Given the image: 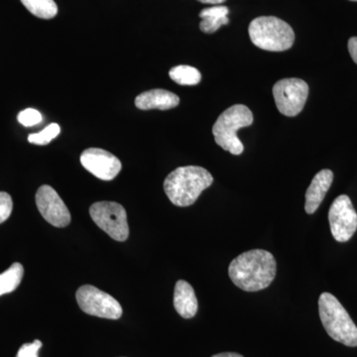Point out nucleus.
<instances>
[{
    "label": "nucleus",
    "mask_w": 357,
    "mask_h": 357,
    "mask_svg": "<svg viewBox=\"0 0 357 357\" xmlns=\"http://www.w3.org/2000/svg\"><path fill=\"white\" fill-rule=\"evenodd\" d=\"M277 263L272 253L253 249L230 262L229 275L234 285L246 292H258L273 282Z\"/></svg>",
    "instance_id": "obj_1"
},
{
    "label": "nucleus",
    "mask_w": 357,
    "mask_h": 357,
    "mask_svg": "<svg viewBox=\"0 0 357 357\" xmlns=\"http://www.w3.org/2000/svg\"><path fill=\"white\" fill-rule=\"evenodd\" d=\"M213 183V176L203 167H178L167 176L164 191L175 206H189L195 204L202 192Z\"/></svg>",
    "instance_id": "obj_2"
},
{
    "label": "nucleus",
    "mask_w": 357,
    "mask_h": 357,
    "mask_svg": "<svg viewBox=\"0 0 357 357\" xmlns=\"http://www.w3.org/2000/svg\"><path fill=\"white\" fill-rule=\"evenodd\" d=\"M319 312L326 332L335 342L357 347V326L340 301L331 293L319 296Z\"/></svg>",
    "instance_id": "obj_3"
},
{
    "label": "nucleus",
    "mask_w": 357,
    "mask_h": 357,
    "mask_svg": "<svg viewBox=\"0 0 357 357\" xmlns=\"http://www.w3.org/2000/svg\"><path fill=\"white\" fill-rule=\"evenodd\" d=\"M251 42L270 52L289 50L295 42V33L285 21L274 16H261L251 21L248 28Z\"/></svg>",
    "instance_id": "obj_4"
},
{
    "label": "nucleus",
    "mask_w": 357,
    "mask_h": 357,
    "mask_svg": "<svg viewBox=\"0 0 357 357\" xmlns=\"http://www.w3.org/2000/svg\"><path fill=\"white\" fill-rule=\"evenodd\" d=\"M253 122L251 110L244 105H234L218 116L213 126V134L218 146L232 155L243 153L244 146L237 131L250 126Z\"/></svg>",
    "instance_id": "obj_5"
},
{
    "label": "nucleus",
    "mask_w": 357,
    "mask_h": 357,
    "mask_svg": "<svg viewBox=\"0 0 357 357\" xmlns=\"http://www.w3.org/2000/svg\"><path fill=\"white\" fill-rule=\"evenodd\" d=\"M89 215L96 225L117 241L129 236L128 215L121 204L114 202H98L89 208Z\"/></svg>",
    "instance_id": "obj_6"
},
{
    "label": "nucleus",
    "mask_w": 357,
    "mask_h": 357,
    "mask_svg": "<svg viewBox=\"0 0 357 357\" xmlns=\"http://www.w3.org/2000/svg\"><path fill=\"white\" fill-rule=\"evenodd\" d=\"M273 96L277 109L282 114L294 117L304 109L309 96V86L297 77L283 79L273 86Z\"/></svg>",
    "instance_id": "obj_7"
},
{
    "label": "nucleus",
    "mask_w": 357,
    "mask_h": 357,
    "mask_svg": "<svg viewBox=\"0 0 357 357\" xmlns=\"http://www.w3.org/2000/svg\"><path fill=\"white\" fill-rule=\"evenodd\" d=\"M76 298L82 311L91 316L109 319H119L122 316L119 301L95 286H82L77 291Z\"/></svg>",
    "instance_id": "obj_8"
},
{
    "label": "nucleus",
    "mask_w": 357,
    "mask_h": 357,
    "mask_svg": "<svg viewBox=\"0 0 357 357\" xmlns=\"http://www.w3.org/2000/svg\"><path fill=\"white\" fill-rule=\"evenodd\" d=\"M328 222L333 238L338 243H347L357 229V213L351 199L342 195L333 201L328 211Z\"/></svg>",
    "instance_id": "obj_9"
},
{
    "label": "nucleus",
    "mask_w": 357,
    "mask_h": 357,
    "mask_svg": "<svg viewBox=\"0 0 357 357\" xmlns=\"http://www.w3.org/2000/svg\"><path fill=\"white\" fill-rule=\"evenodd\" d=\"M36 204L47 222L56 227H65L70 225V211L51 185H44L39 188L36 194Z\"/></svg>",
    "instance_id": "obj_10"
},
{
    "label": "nucleus",
    "mask_w": 357,
    "mask_h": 357,
    "mask_svg": "<svg viewBox=\"0 0 357 357\" xmlns=\"http://www.w3.org/2000/svg\"><path fill=\"white\" fill-rule=\"evenodd\" d=\"M81 163L89 173L103 181L114 180L122 167L117 157L100 148L84 150L81 155Z\"/></svg>",
    "instance_id": "obj_11"
},
{
    "label": "nucleus",
    "mask_w": 357,
    "mask_h": 357,
    "mask_svg": "<svg viewBox=\"0 0 357 357\" xmlns=\"http://www.w3.org/2000/svg\"><path fill=\"white\" fill-rule=\"evenodd\" d=\"M333 181V173L328 169H324L314 176L306 192L305 210L307 213L312 215L318 210L321 202L325 199L326 192L330 190Z\"/></svg>",
    "instance_id": "obj_12"
},
{
    "label": "nucleus",
    "mask_w": 357,
    "mask_h": 357,
    "mask_svg": "<svg viewBox=\"0 0 357 357\" xmlns=\"http://www.w3.org/2000/svg\"><path fill=\"white\" fill-rule=\"evenodd\" d=\"M178 103L180 98L177 95L161 89L144 91L135 98L136 107L142 110L171 109L178 107Z\"/></svg>",
    "instance_id": "obj_13"
},
{
    "label": "nucleus",
    "mask_w": 357,
    "mask_h": 357,
    "mask_svg": "<svg viewBox=\"0 0 357 357\" xmlns=\"http://www.w3.org/2000/svg\"><path fill=\"white\" fill-rule=\"evenodd\" d=\"M174 307L182 318L192 319L198 312V299L194 288L185 280H178L174 291Z\"/></svg>",
    "instance_id": "obj_14"
},
{
    "label": "nucleus",
    "mask_w": 357,
    "mask_h": 357,
    "mask_svg": "<svg viewBox=\"0 0 357 357\" xmlns=\"http://www.w3.org/2000/svg\"><path fill=\"white\" fill-rule=\"evenodd\" d=\"M229 9L227 6H215L210 8L204 9L199 13V17L202 18L199 23V29L206 34L217 32L222 25L229 23Z\"/></svg>",
    "instance_id": "obj_15"
},
{
    "label": "nucleus",
    "mask_w": 357,
    "mask_h": 357,
    "mask_svg": "<svg viewBox=\"0 0 357 357\" xmlns=\"http://www.w3.org/2000/svg\"><path fill=\"white\" fill-rule=\"evenodd\" d=\"M24 275V268L20 263H13L3 273L0 274V296L13 292L20 285Z\"/></svg>",
    "instance_id": "obj_16"
},
{
    "label": "nucleus",
    "mask_w": 357,
    "mask_h": 357,
    "mask_svg": "<svg viewBox=\"0 0 357 357\" xmlns=\"http://www.w3.org/2000/svg\"><path fill=\"white\" fill-rule=\"evenodd\" d=\"M169 76L181 86H196L202 79V75L198 69L185 65L172 68L169 72Z\"/></svg>",
    "instance_id": "obj_17"
},
{
    "label": "nucleus",
    "mask_w": 357,
    "mask_h": 357,
    "mask_svg": "<svg viewBox=\"0 0 357 357\" xmlns=\"http://www.w3.org/2000/svg\"><path fill=\"white\" fill-rule=\"evenodd\" d=\"M23 6L36 17L52 20L58 13V6L54 0H21Z\"/></svg>",
    "instance_id": "obj_18"
},
{
    "label": "nucleus",
    "mask_w": 357,
    "mask_h": 357,
    "mask_svg": "<svg viewBox=\"0 0 357 357\" xmlns=\"http://www.w3.org/2000/svg\"><path fill=\"white\" fill-rule=\"evenodd\" d=\"M61 128L57 123H51L38 133L30 134L28 141L32 144L47 145L60 134Z\"/></svg>",
    "instance_id": "obj_19"
},
{
    "label": "nucleus",
    "mask_w": 357,
    "mask_h": 357,
    "mask_svg": "<svg viewBox=\"0 0 357 357\" xmlns=\"http://www.w3.org/2000/svg\"><path fill=\"white\" fill-rule=\"evenodd\" d=\"M18 121L25 128H31L42 122V114L38 110L27 109L20 112L17 116Z\"/></svg>",
    "instance_id": "obj_20"
},
{
    "label": "nucleus",
    "mask_w": 357,
    "mask_h": 357,
    "mask_svg": "<svg viewBox=\"0 0 357 357\" xmlns=\"http://www.w3.org/2000/svg\"><path fill=\"white\" fill-rule=\"evenodd\" d=\"M13 202L10 195L0 192V223L6 222L13 213Z\"/></svg>",
    "instance_id": "obj_21"
},
{
    "label": "nucleus",
    "mask_w": 357,
    "mask_h": 357,
    "mask_svg": "<svg viewBox=\"0 0 357 357\" xmlns=\"http://www.w3.org/2000/svg\"><path fill=\"white\" fill-rule=\"evenodd\" d=\"M42 342L39 340H34L31 344H25L20 347L16 357H38L39 349Z\"/></svg>",
    "instance_id": "obj_22"
},
{
    "label": "nucleus",
    "mask_w": 357,
    "mask_h": 357,
    "mask_svg": "<svg viewBox=\"0 0 357 357\" xmlns=\"http://www.w3.org/2000/svg\"><path fill=\"white\" fill-rule=\"evenodd\" d=\"M347 48H349V54H351L352 60H354V63L357 65V37H352V38L349 40Z\"/></svg>",
    "instance_id": "obj_23"
},
{
    "label": "nucleus",
    "mask_w": 357,
    "mask_h": 357,
    "mask_svg": "<svg viewBox=\"0 0 357 357\" xmlns=\"http://www.w3.org/2000/svg\"><path fill=\"white\" fill-rule=\"evenodd\" d=\"M211 357H243L241 354H236V352H223V354H215Z\"/></svg>",
    "instance_id": "obj_24"
},
{
    "label": "nucleus",
    "mask_w": 357,
    "mask_h": 357,
    "mask_svg": "<svg viewBox=\"0 0 357 357\" xmlns=\"http://www.w3.org/2000/svg\"><path fill=\"white\" fill-rule=\"evenodd\" d=\"M198 1L202 2V3L213 4V6H220V4H222L223 2L227 1V0H198Z\"/></svg>",
    "instance_id": "obj_25"
},
{
    "label": "nucleus",
    "mask_w": 357,
    "mask_h": 357,
    "mask_svg": "<svg viewBox=\"0 0 357 357\" xmlns=\"http://www.w3.org/2000/svg\"><path fill=\"white\" fill-rule=\"evenodd\" d=\"M351 1H357V0H351Z\"/></svg>",
    "instance_id": "obj_26"
}]
</instances>
